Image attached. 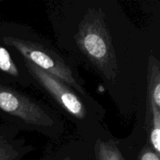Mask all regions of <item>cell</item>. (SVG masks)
Instances as JSON below:
<instances>
[{
	"label": "cell",
	"instance_id": "6da1fadb",
	"mask_svg": "<svg viewBox=\"0 0 160 160\" xmlns=\"http://www.w3.org/2000/svg\"><path fill=\"white\" fill-rule=\"evenodd\" d=\"M78 46L108 81H113L118 66L112 38L101 9H90L75 36Z\"/></svg>",
	"mask_w": 160,
	"mask_h": 160
},
{
	"label": "cell",
	"instance_id": "7a4b0ae2",
	"mask_svg": "<svg viewBox=\"0 0 160 160\" xmlns=\"http://www.w3.org/2000/svg\"><path fill=\"white\" fill-rule=\"evenodd\" d=\"M0 40L4 45L17 50L25 60L30 61L38 68L70 86L91 106H94L95 102L88 95L81 83L75 77L72 69L55 52L36 42L13 38L12 36H2Z\"/></svg>",
	"mask_w": 160,
	"mask_h": 160
},
{
	"label": "cell",
	"instance_id": "3957f363",
	"mask_svg": "<svg viewBox=\"0 0 160 160\" xmlns=\"http://www.w3.org/2000/svg\"><path fill=\"white\" fill-rule=\"evenodd\" d=\"M0 112L21 122L29 129L48 134L56 120L41 105L0 81Z\"/></svg>",
	"mask_w": 160,
	"mask_h": 160
},
{
	"label": "cell",
	"instance_id": "277c9868",
	"mask_svg": "<svg viewBox=\"0 0 160 160\" xmlns=\"http://www.w3.org/2000/svg\"><path fill=\"white\" fill-rule=\"evenodd\" d=\"M24 65L31 77L40 84L41 87L46 91L47 93L71 118L79 122V125H82V123L92 119V113L88 109L85 100L78 92L57 78L38 68L30 61L24 59Z\"/></svg>",
	"mask_w": 160,
	"mask_h": 160
},
{
	"label": "cell",
	"instance_id": "5b68a950",
	"mask_svg": "<svg viewBox=\"0 0 160 160\" xmlns=\"http://www.w3.org/2000/svg\"><path fill=\"white\" fill-rule=\"evenodd\" d=\"M29 151L23 139H13V128L0 126V160H20Z\"/></svg>",
	"mask_w": 160,
	"mask_h": 160
},
{
	"label": "cell",
	"instance_id": "8992f818",
	"mask_svg": "<svg viewBox=\"0 0 160 160\" xmlns=\"http://www.w3.org/2000/svg\"><path fill=\"white\" fill-rule=\"evenodd\" d=\"M154 109H160V67L159 60L153 56H150L148 61V95L145 122L148 121Z\"/></svg>",
	"mask_w": 160,
	"mask_h": 160
},
{
	"label": "cell",
	"instance_id": "52a82bcc",
	"mask_svg": "<svg viewBox=\"0 0 160 160\" xmlns=\"http://www.w3.org/2000/svg\"><path fill=\"white\" fill-rule=\"evenodd\" d=\"M95 153L97 160H125L117 144L112 140L95 142Z\"/></svg>",
	"mask_w": 160,
	"mask_h": 160
},
{
	"label": "cell",
	"instance_id": "ba28073f",
	"mask_svg": "<svg viewBox=\"0 0 160 160\" xmlns=\"http://www.w3.org/2000/svg\"><path fill=\"white\" fill-rule=\"evenodd\" d=\"M138 160H160L158 155L150 145H146L141 152Z\"/></svg>",
	"mask_w": 160,
	"mask_h": 160
},
{
	"label": "cell",
	"instance_id": "9c48e42d",
	"mask_svg": "<svg viewBox=\"0 0 160 160\" xmlns=\"http://www.w3.org/2000/svg\"><path fill=\"white\" fill-rule=\"evenodd\" d=\"M62 160H71V159H70V158L69 157V156H67V157H65L64 159H62Z\"/></svg>",
	"mask_w": 160,
	"mask_h": 160
}]
</instances>
